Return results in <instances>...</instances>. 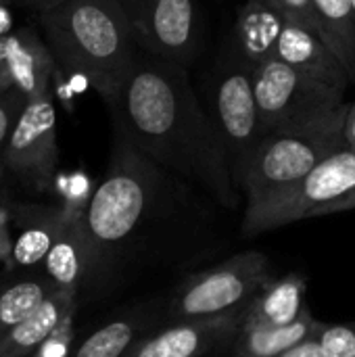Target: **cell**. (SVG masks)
Masks as SVG:
<instances>
[{"label":"cell","mask_w":355,"mask_h":357,"mask_svg":"<svg viewBox=\"0 0 355 357\" xmlns=\"http://www.w3.org/2000/svg\"><path fill=\"white\" fill-rule=\"evenodd\" d=\"M203 197L113 132L107 174L84 211L88 259L80 299L109 295L142 257H176L197 230L190 224H203Z\"/></svg>","instance_id":"6da1fadb"},{"label":"cell","mask_w":355,"mask_h":357,"mask_svg":"<svg viewBox=\"0 0 355 357\" xmlns=\"http://www.w3.org/2000/svg\"><path fill=\"white\" fill-rule=\"evenodd\" d=\"M113 132L146 159L236 211V188L222 138L186 67L138 52L121 90L107 105Z\"/></svg>","instance_id":"7a4b0ae2"},{"label":"cell","mask_w":355,"mask_h":357,"mask_svg":"<svg viewBox=\"0 0 355 357\" xmlns=\"http://www.w3.org/2000/svg\"><path fill=\"white\" fill-rule=\"evenodd\" d=\"M38 17L56 67L113 102L140 52L121 2L63 0Z\"/></svg>","instance_id":"3957f363"},{"label":"cell","mask_w":355,"mask_h":357,"mask_svg":"<svg viewBox=\"0 0 355 357\" xmlns=\"http://www.w3.org/2000/svg\"><path fill=\"white\" fill-rule=\"evenodd\" d=\"M347 107L349 102L318 121L266 134L234 178L245 209L259 207L293 188L318 163L345 146L343 126Z\"/></svg>","instance_id":"277c9868"},{"label":"cell","mask_w":355,"mask_h":357,"mask_svg":"<svg viewBox=\"0 0 355 357\" xmlns=\"http://www.w3.org/2000/svg\"><path fill=\"white\" fill-rule=\"evenodd\" d=\"M272 280L270 259L259 251H243L218 266L182 278L161 314L167 322L245 314Z\"/></svg>","instance_id":"5b68a950"},{"label":"cell","mask_w":355,"mask_h":357,"mask_svg":"<svg viewBox=\"0 0 355 357\" xmlns=\"http://www.w3.org/2000/svg\"><path fill=\"white\" fill-rule=\"evenodd\" d=\"M203 88L205 109L222 138L232 176L236 178L266 136L253 88V67L224 46L222 54L209 67Z\"/></svg>","instance_id":"8992f818"},{"label":"cell","mask_w":355,"mask_h":357,"mask_svg":"<svg viewBox=\"0 0 355 357\" xmlns=\"http://www.w3.org/2000/svg\"><path fill=\"white\" fill-rule=\"evenodd\" d=\"M264 134L318 121L345 107V92L316 82L272 56L253 69Z\"/></svg>","instance_id":"52a82bcc"},{"label":"cell","mask_w":355,"mask_h":357,"mask_svg":"<svg viewBox=\"0 0 355 357\" xmlns=\"http://www.w3.org/2000/svg\"><path fill=\"white\" fill-rule=\"evenodd\" d=\"M355 190V146H341L318 163L299 184L270 199L268 203L245 209L243 234L257 236L314 213Z\"/></svg>","instance_id":"ba28073f"},{"label":"cell","mask_w":355,"mask_h":357,"mask_svg":"<svg viewBox=\"0 0 355 357\" xmlns=\"http://www.w3.org/2000/svg\"><path fill=\"white\" fill-rule=\"evenodd\" d=\"M138 50L167 63L190 65L203 50V17L197 0H119Z\"/></svg>","instance_id":"9c48e42d"},{"label":"cell","mask_w":355,"mask_h":357,"mask_svg":"<svg viewBox=\"0 0 355 357\" xmlns=\"http://www.w3.org/2000/svg\"><path fill=\"white\" fill-rule=\"evenodd\" d=\"M6 178L25 192H46L59 167L56 113L52 94L29 98L4 157Z\"/></svg>","instance_id":"30bf717a"},{"label":"cell","mask_w":355,"mask_h":357,"mask_svg":"<svg viewBox=\"0 0 355 357\" xmlns=\"http://www.w3.org/2000/svg\"><path fill=\"white\" fill-rule=\"evenodd\" d=\"M243 314L169 322L144 335L123 357H226Z\"/></svg>","instance_id":"8fae6325"},{"label":"cell","mask_w":355,"mask_h":357,"mask_svg":"<svg viewBox=\"0 0 355 357\" xmlns=\"http://www.w3.org/2000/svg\"><path fill=\"white\" fill-rule=\"evenodd\" d=\"M0 61L10 73L13 88L21 90L25 96L36 98L50 94L52 77L59 67L46 40L38 31L21 27L4 33Z\"/></svg>","instance_id":"7c38bea8"},{"label":"cell","mask_w":355,"mask_h":357,"mask_svg":"<svg viewBox=\"0 0 355 357\" xmlns=\"http://www.w3.org/2000/svg\"><path fill=\"white\" fill-rule=\"evenodd\" d=\"M276 59L291 65L299 73L343 92H347V88L354 84L347 67L337 56V52L318 33L291 21H287L280 33Z\"/></svg>","instance_id":"4fadbf2b"},{"label":"cell","mask_w":355,"mask_h":357,"mask_svg":"<svg viewBox=\"0 0 355 357\" xmlns=\"http://www.w3.org/2000/svg\"><path fill=\"white\" fill-rule=\"evenodd\" d=\"M86 207L67 205L59 234L42 264V272L48 276L54 293L77 297L82 295L86 276V230H84Z\"/></svg>","instance_id":"5bb4252c"},{"label":"cell","mask_w":355,"mask_h":357,"mask_svg":"<svg viewBox=\"0 0 355 357\" xmlns=\"http://www.w3.org/2000/svg\"><path fill=\"white\" fill-rule=\"evenodd\" d=\"M285 25L287 17L274 4L268 0H247L236 13L226 46L255 69L264 61L276 56Z\"/></svg>","instance_id":"9a60e30c"},{"label":"cell","mask_w":355,"mask_h":357,"mask_svg":"<svg viewBox=\"0 0 355 357\" xmlns=\"http://www.w3.org/2000/svg\"><path fill=\"white\" fill-rule=\"evenodd\" d=\"M61 205H21L8 201L10 226L17 228L10 259L25 270L42 268L63 222Z\"/></svg>","instance_id":"2e32d148"},{"label":"cell","mask_w":355,"mask_h":357,"mask_svg":"<svg viewBox=\"0 0 355 357\" xmlns=\"http://www.w3.org/2000/svg\"><path fill=\"white\" fill-rule=\"evenodd\" d=\"M305 291H308V282L301 274L293 272L274 278L245 310L241 326L272 331V328H285L295 324L308 312Z\"/></svg>","instance_id":"e0dca14e"},{"label":"cell","mask_w":355,"mask_h":357,"mask_svg":"<svg viewBox=\"0 0 355 357\" xmlns=\"http://www.w3.org/2000/svg\"><path fill=\"white\" fill-rule=\"evenodd\" d=\"M77 307V297L52 293L33 316L17 324L0 339V357H31L65 320L75 316Z\"/></svg>","instance_id":"ac0fdd59"},{"label":"cell","mask_w":355,"mask_h":357,"mask_svg":"<svg viewBox=\"0 0 355 357\" xmlns=\"http://www.w3.org/2000/svg\"><path fill=\"white\" fill-rule=\"evenodd\" d=\"M155 318L149 310H132L105 326L90 333L80 343L75 341L67 357H123L144 335L151 333Z\"/></svg>","instance_id":"d6986e66"},{"label":"cell","mask_w":355,"mask_h":357,"mask_svg":"<svg viewBox=\"0 0 355 357\" xmlns=\"http://www.w3.org/2000/svg\"><path fill=\"white\" fill-rule=\"evenodd\" d=\"M318 326L320 322L312 316L310 310L295 324L285 328L262 331L241 326L226 357H280L305 339H310Z\"/></svg>","instance_id":"ffe728a7"},{"label":"cell","mask_w":355,"mask_h":357,"mask_svg":"<svg viewBox=\"0 0 355 357\" xmlns=\"http://www.w3.org/2000/svg\"><path fill=\"white\" fill-rule=\"evenodd\" d=\"M52 293L54 289L42 270L4 280L0 284V339L33 316Z\"/></svg>","instance_id":"44dd1931"},{"label":"cell","mask_w":355,"mask_h":357,"mask_svg":"<svg viewBox=\"0 0 355 357\" xmlns=\"http://www.w3.org/2000/svg\"><path fill=\"white\" fill-rule=\"evenodd\" d=\"M322 40L337 52L355 84L354 0H314Z\"/></svg>","instance_id":"7402d4cb"},{"label":"cell","mask_w":355,"mask_h":357,"mask_svg":"<svg viewBox=\"0 0 355 357\" xmlns=\"http://www.w3.org/2000/svg\"><path fill=\"white\" fill-rule=\"evenodd\" d=\"M27 102H29V96H25L17 88H10L0 94V190H6V184H8L6 167H4L8 140Z\"/></svg>","instance_id":"603a6c76"},{"label":"cell","mask_w":355,"mask_h":357,"mask_svg":"<svg viewBox=\"0 0 355 357\" xmlns=\"http://www.w3.org/2000/svg\"><path fill=\"white\" fill-rule=\"evenodd\" d=\"M316 337L326 357L355 356V322H345V324L320 322Z\"/></svg>","instance_id":"cb8c5ba5"},{"label":"cell","mask_w":355,"mask_h":357,"mask_svg":"<svg viewBox=\"0 0 355 357\" xmlns=\"http://www.w3.org/2000/svg\"><path fill=\"white\" fill-rule=\"evenodd\" d=\"M270 4H274L291 23H297L314 33H318L322 38L320 31V23H318V15L314 8V0H268Z\"/></svg>","instance_id":"d4e9b609"},{"label":"cell","mask_w":355,"mask_h":357,"mask_svg":"<svg viewBox=\"0 0 355 357\" xmlns=\"http://www.w3.org/2000/svg\"><path fill=\"white\" fill-rule=\"evenodd\" d=\"M75 316H71L69 320H65L59 331L33 354L31 357H67L71 354L73 345H75Z\"/></svg>","instance_id":"484cf974"},{"label":"cell","mask_w":355,"mask_h":357,"mask_svg":"<svg viewBox=\"0 0 355 357\" xmlns=\"http://www.w3.org/2000/svg\"><path fill=\"white\" fill-rule=\"evenodd\" d=\"M316 331H318V328H316ZM280 357H326V356H324V351H322V347H320V343H318V337H316V333H314L310 339H305L303 343H299L297 347L289 349L287 354H282Z\"/></svg>","instance_id":"4316f807"},{"label":"cell","mask_w":355,"mask_h":357,"mask_svg":"<svg viewBox=\"0 0 355 357\" xmlns=\"http://www.w3.org/2000/svg\"><path fill=\"white\" fill-rule=\"evenodd\" d=\"M354 209H355V190H352L349 195L341 197L339 201H335V203H331V205H326V207L318 209V211L314 213V218H320V215H333V213H343V211H354Z\"/></svg>","instance_id":"83f0119b"},{"label":"cell","mask_w":355,"mask_h":357,"mask_svg":"<svg viewBox=\"0 0 355 357\" xmlns=\"http://www.w3.org/2000/svg\"><path fill=\"white\" fill-rule=\"evenodd\" d=\"M8 2H15V4H19L23 8H31L38 15H42V13H46L50 8H54L56 4H61L63 0H8Z\"/></svg>","instance_id":"f1b7e54d"},{"label":"cell","mask_w":355,"mask_h":357,"mask_svg":"<svg viewBox=\"0 0 355 357\" xmlns=\"http://www.w3.org/2000/svg\"><path fill=\"white\" fill-rule=\"evenodd\" d=\"M343 140L347 146H355V102H349V107H347L345 126H343Z\"/></svg>","instance_id":"f546056e"},{"label":"cell","mask_w":355,"mask_h":357,"mask_svg":"<svg viewBox=\"0 0 355 357\" xmlns=\"http://www.w3.org/2000/svg\"><path fill=\"white\" fill-rule=\"evenodd\" d=\"M10 88H13V79H10V73L6 71L4 63L0 61V94H2V92H6V90H10Z\"/></svg>","instance_id":"4dcf8cb0"},{"label":"cell","mask_w":355,"mask_h":357,"mask_svg":"<svg viewBox=\"0 0 355 357\" xmlns=\"http://www.w3.org/2000/svg\"><path fill=\"white\" fill-rule=\"evenodd\" d=\"M2 38H4V36H0V54H2Z\"/></svg>","instance_id":"1f68e13d"},{"label":"cell","mask_w":355,"mask_h":357,"mask_svg":"<svg viewBox=\"0 0 355 357\" xmlns=\"http://www.w3.org/2000/svg\"><path fill=\"white\" fill-rule=\"evenodd\" d=\"M354 10H355V0H354Z\"/></svg>","instance_id":"d6a6232c"},{"label":"cell","mask_w":355,"mask_h":357,"mask_svg":"<svg viewBox=\"0 0 355 357\" xmlns=\"http://www.w3.org/2000/svg\"><path fill=\"white\" fill-rule=\"evenodd\" d=\"M354 357H355V356H354Z\"/></svg>","instance_id":"836d02e7"}]
</instances>
